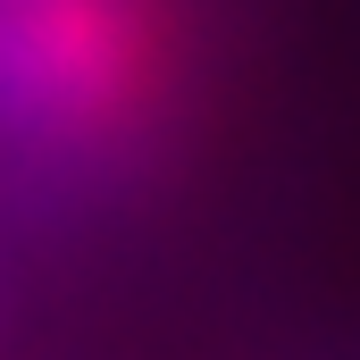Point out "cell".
<instances>
[{"label":"cell","mask_w":360,"mask_h":360,"mask_svg":"<svg viewBox=\"0 0 360 360\" xmlns=\"http://www.w3.org/2000/svg\"><path fill=\"white\" fill-rule=\"evenodd\" d=\"M143 76V25L117 0H0V109L34 126L117 117Z\"/></svg>","instance_id":"6da1fadb"}]
</instances>
